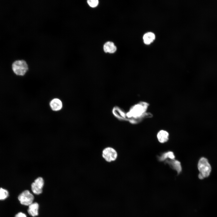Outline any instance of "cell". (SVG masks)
Returning <instances> with one entry per match:
<instances>
[{
	"instance_id": "15",
	"label": "cell",
	"mask_w": 217,
	"mask_h": 217,
	"mask_svg": "<svg viewBox=\"0 0 217 217\" xmlns=\"http://www.w3.org/2000/svg\"><path fill=\"white\" fill-rule=\"evenodd\" d=\"M87 2L89 5L92 7H96L99 3L98 0H88Z\"/></svg>"
},
{
	"instance_id": "2",
	"label": "cell",
	"mask_w": 217,
	"mask_h": 217,
	"mask_svg": "<svg viewBox=\"0 0 217 217\" xmlns=\"http://www.w3.org/2000/svg\"><path fill=\"white\" fill-rule=\"evenodd\" d=\"M198 168L200 172L198 175L199 179H203L209 176L211 168L207 159L204 157L201 158L198 162Z\"/></svg>"
},
{
	"instance_id": "8",
	"label": "cell",
	"mask_w": 217,
	"mask_h": 217,
	"mask_svg": "<svg viewBox=\"0 0 217 217\" xmlns=\"http://www.w3.org/2000/svg\"><path fill=\"white\" fill-rule=\"evenodd\" d=\"M39 208V205L37 203H33L29 206L28 212L33 217L36 216L38 215Z\"/></svg>"
},
{
	"instance_id": "7",
	"label": "cell",
	"mask_w": 217,
	"mask_h": 217,
	"mask_svg": "<svg viewBox=\"0 0 217 217\" xmlns=\"http://www.w3.org/2000/svg\"><path fill=\"white\" fill-rule=\"evenodd\" d=\"M50 105L52 110L58 111L62 108V103L60 100L57 98H55L51 101Z\"/></svg>"
},
{
	"instance_id": "9",
	"label": "cell",
	"mask_w": 217,
	"mask_h": 217,
	"mask_svg": "<svg viewBox=\"0 0 217 217\" xmlns=\"http://www.w3.org/2000/svg\"><path fill=\"white\" fill-rule=\"evenodd\" d=\"M103 49L106 53H113L116 51L117 48L113 42H108L104 45Z\"/></svg>"
},
{
	"instance_id": "14",
	"label": "cell",
	"mask_w": 217,
	"mask_h": 217,
	"mask_svg": "<svg viewBox=\"0 0 217 217\" xmlns=\"http://www.w3.org/2000/svg\"><path fill=\"white\" fill-rule=\"evenodd\" d=\"M8 196V191L2 188H0V200H4Z\"/></svg>"
},
{
	"instance_id": "6",
	"label": "cell",
	"mask_w": 217,
	"mask_h": 217,
	"mask_svg": "<svg viewBox=\"0 0 217 217\" xmlns=\"http://www.w3.org/2000/svg\"><path fill=\"white\" fill-rule=\"evenodd\" d=\"M44 184V181L41 177L36 178L31 185V190L34 193L38 195L41 194L42 191Z\"/></svg>"
},
{
	"instance_id": "5",
	"label": "cell",
	"mask_w": 217,
	"mask_h": 217,
	"mask_svg": "<svg viewBox=\"0 0 217 217\" xmlns=\"http://www.w3.org/2000/svg\"><path fill=\"white\" fill-rule=\"evenodd\" d=\"M34 199L33 195L28 190H25L18 197V199L21 204L29 206L33 203Z\"/></svg>"
},
{
	"instance_id": "3",
	"label": "cell",
	"mask_w": 217,
	"mask_h": 217,
	"mask_svg": "<svg viewBox=\"0 0 217 217\" xmlns=\"http://www.w3.org/2000/svg\"><path fill=\"white\" fill-rule=\"evenodd\" d=\"M12 66L14 73L19 76L24 75L28 69L27 62L23 60L15 61L13 63Z\"/></svg>"
},
{
	"instance_id": "11",
	"label": "cell",
	"mask_w": 217,
	"mask_h": 217,
	"mask_svg": "<svg viewBox=\"0 0 217 217\" xmlns=\"http://www.w3.org/2000/svg\"><path fill=\"white\" fill-rule=\"evenodd\" d=\"M155 39V34L152 32H148L145 34L143 36L144 43L149 44L152 42Z\"/></svg>"
},
{
	"instance_id": "4",
	"label": "cell",
	"mask_w": 217,
	"mask_h": 217,
	"mask_svg": "<svg viewBox=\"0 0 217 217\" xmlns=\"http://www.w3.org/2000/svg\"><path fill=\"white\" fill-rule=\"evenodd\" d=\"M102 156L106 162H111L116 160L118 156V153L114 149L108 147L103 149Z\"/></svg>"
},
{
	"instance_id": "16",
	"label": "cell",
	"mask_w": 217,
	"mask_h": 217,
	"mask_svg": "<svg viewBox=\"0 0 217 217\" xmlns=\"http://www.w3.org/2000/svg\"><path fill=\"white\" fill-rule=\"evenodd\" d=\"M14 217H27V216L24 213L20 212L17 214Z\"/></svg>"
},
{
	"instance_id": "13",
	"label": "cell",
	"mask_w": 217,
	"mask_h": 217,
	"mask_svg": "<svg viewBox=\"0 0 217 217\" xmlns=\"http://www.w3.org/2000/svg\"><path fill=\"white\" fill-rule=\"evenodd\" d=\"M168 158L172 159H174L175 156L173 153L171 152H168L162 155L159 158L160 161H163L166 158Z\"/></svg>"
},
{
	"instance_id": "12",
	"label": "cell",
	"mask_w": 217,
	"mask_h": 217,
	"mask_svg": "<svg viewBox=\"0 0 217 217\" xmlns=\"http://www.w3.org/2000/svg\"><path fill=\"white\" fill-rule=\"evenodd\" d=\"M167 162L170 165L172 168L175 169L178 173H179L181 170L180 163L178 161L173 160L171 161H167Z\"/></svg>"
},
{
	"instance_id": "1",
	"label": "cell",
	"mask_w": 217,
	"mask_h": 217,
	"mask_svg": "<svg viewBox=\"0 0 217 217\" xmlns=\"http://www.w3.org/2000/svg\"><path fill=\"white\" fill-rule=\"evenodd\" d=\"M149 104L146 102H141L135 105L127 113L121 111L116 114L119 119L126 120L132 124L138 123L145 118H150L152 114L147 112Z\"/></svg>"
},
{
	"instance_id": "10",
	"label": "cell",
	"mask_w": 217,
	"mask_h": 217,
	"mask_svg": "<svg viewBox=\"0 0 217 217\" xmlns=\"http://www.w3.org/2000/svg\"><path fill=\"white\" fill-rule=\"evenodd\" d=\"M169 134L166 131L161 130L157 134V137L159 141L161 143L167 142L168 139Z\"/></svg>"
}]
</instances>
